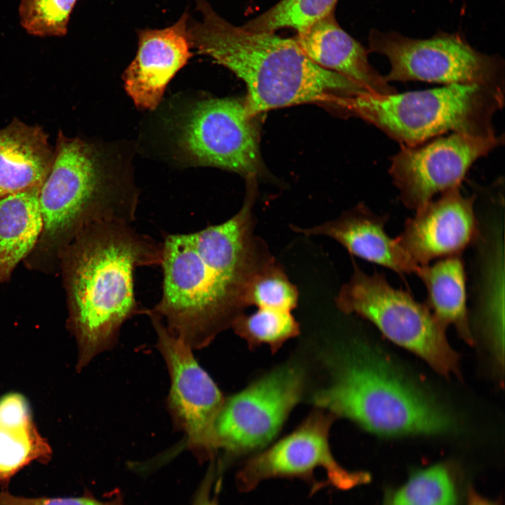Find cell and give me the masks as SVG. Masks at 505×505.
Returning <instances> with one entry per match:
<instances>
[{
    "label": "cell",
    "instance_id": "obj_1",
    "mask_svg": "<svg viewBox=\"0 0 505 505\" xmlns=\"http://www.w3.org/2000/svg\"><path fill=\"white\" fill-rule=\"evenodd\" d=\"M240 210L224 222L165 236L161 297L144 309L190 349L208 345L248 307L257 274L275 259L255 232V191L250 183Z\"/></svg>",
    "mask_w": 505,
    "mask_h": 505
},
{
    "label": "cell",
    "instance_id": "obj_2",
    "mask_svg": "<svg viewBox=\"0 0 505 505\" xmlns=\"http://www.w3.org/2000/svg\"><path fill=\"white\" fill-rule=\"evenodd\" d=\"M195 1L201 18L188 27L191 46L244 81L245 105L250 116L302 103H335L340 97L368 92L349 78L315 64L295 39L234 25L206 0Z\"/></svg>",
    "mask_w": 505,
    "mask_h": 505
},
{
    "label": "cell",
    "instance_id": "obj_3",
    "mask_svg": "<svg viewBox=\"0 0 505 505\" xmlns=\"http://www.w3.org/2000/svg\"><path fill=\"white\" fill-rule=\"evenodd\" d=\"M161 243L131 223L90 224L76 245L70 270V322L78 372L114 346L127 320L144 314L135 299V271L161 266Z\"/></svg>",
    "mask_w": 505,
    "mask_h": 505
},
{
    "label": "cell",
    "instance_id": "obj_4",
    "mask_svg": "<svg viewBox=\"0 0 505 505\" xmlns=\"http://www.w3.org/2000/svg\"><path fill=\"white\" fill-rule=\"evenodd\" d=\"M328 361L330 382L311 398L320 409L383 436L437 434L455 428L447 410L375 349L351 343Z\"/></svg>",
    "mask_w": 505,
    "mask_h": 505
},
{
    "label": "cell",
    "instance_id": "obj_5",
    "mask_svg": "<svg viewBox=\"0 0 505 505\" xmlns=\"http://www.w3.org/2000/svg\"><path fill=\"white\" fill-rule=\"evenodd\" d=\"M504 87L453 83L391 95L370 93L339 98L337 105L384 132L401 146L413 147L452 131L497 136L494 116L504 103Z\"/></svg>",
    "mask_w": 505,
    "mask_h": 505
},
{
    "label": "cell",
    "instance_id": "obj_6",
    "mask_svg": "<svg viewBox=\"0 0 505 505\" xmlns=\"http://www.w3.org/2000/svg\"><path fill=\"white\" fill-rule=\"evenodd\" d=\"M39 200L43 229L52 234L83 220L132 223L138 195L130 182L106 170L92 145L60 130Z\"/></svg>",
    "mask_w": 505,
    "mask_h": 505
},
{
    "label": "cell",
    "instance_id": "obj_7",
    "mask_svg": "<svg viewBox=\"0 0 505 505\" xmlns=\"http://www.w3.org/2000/svg\"><path fill=\"white\" fill-rule=\"evenodd\" d=\"M353 265L350 280L337 295L338 309L370 321L388 339L424 359L438 372H454L458 355L447 340L445 328L428 306L391 286L384 274L369 275L355 262Z\"/></svg>",
    "mask_w": 505,
    "mask_h": 505
},
{
    "label": "cell",
    "instance_id": "obj_8",
    "mask_svg": "<svg viewBox=\"0 0 505 505\" xmlns=\"http://www.w3.org/2000/svg\"><path fill=\"white\" fill-rule=\"evenodd\" d=\"M368 45V50L388 59L391 68L384 77L389 83L422 81L504 87V59L476 50L459 33L439 32L417 39L372 29Z\"/></svg>",
    "mask_w": 505,
    "mask_h": 505
},
{
    "label": "cell",
    "instance_id": "obj_9",
    "mask_svg": "<svg viewBox=\"0 0 505 505\" xmlns=\"http://www.w3.org/2000/svg\"><path fill=\"white\" fill-rule=\"evenodd\" d=\"M304 383L302 370L284 365L225 398L215 426L217 451L230 458L266 447L299 401Z\"/></svg>",
    "mask_w": 505,
    "mask_h": 505
},
{
    "label": "cell",
    "instance_id": "obj_10",
    "mask_svg": "<svg viewBox=\"0 0 505 505\" xmlns=\"http://www.w3.org/2000/svg\"><path fill=\"white\" fill-rule=\"evenodd\" d=\"M335 417L316 411L292 433L253 455L237 474L238 488L248 492L272 478H299L315 492L322 487L316 478L323 471L328 485L348 490L368 481L364 472L351 471L335 459L329 445V431Z\"/></svg>",
    "mask_w": 505,
    "mask_h": 505
},
{
    "label": "cell",
    "instance_id": "obj_11",
    "mask_svg": "<svg viewBox=\"0 0 505 505\" xmlns=\"http://www.w3.org/2000/svg\"><path fill=\"white\" fill-rule=\"evenodd\" d=\"M245 101L212 98L195 105L180 130V145L196 165L252 178L260 169L256 127Z\"/></svg>",
    "mask_w": 505,
    "mask_h": 505
},
{
    "label": "cell",
    "instance_id": "obj_12",
    "mask_svg": "<svg viewBox=\"0 0 505 505\" xmlns=\"http://www.w3.org/2000/svg\"><path fill=\"white\" fill-rule=\"evenodd\" d=\"M147 316L170 375L167 404L175 426L184 432L188 448L199 460L214 459L217 452L215 426L225 398L192 349L170 334L157 318Z\"/></svg>",
    "mask_w": 505,
    "mask_h": 505
},
{
    "label": "cell",
    "instance_id": "obj_13",
    "mask_svg": "<svg viewBox=\"0 0 505 505\" xmlns=\"http://www.w3.org/2000/svg\"><path fill=\"white\" fill-rule=\"evenodd\" d=\"M503 140V136L486 138L452 133L417 146H401L389 170L400 201L417 210L436 194L459 187L472 164Z\"/></svg>",
    "mask_w": 505,
    "mask_h": 505
},
{
    "label": "cell",
    "instance_id": "obj_14",
    "mask_svg": "<svg viewBox=\"0 0 505 505\" xmlns=\"http://www.w3.org/2000/svg\"><path fill=\"white\" fill-rule=\"evenodd\" d=\"M474 199L463 196L459 187L441 193L438 199L416 210L396 239L419 266L436 258L460 255L479 236Z\"/></svg>",
    "mask_w": 505,
    "mask_h": 505
},
{
    "label": "cell",
    "instance_id": "obj_15",
    "mask_svg": "<svg viewBox=\"0 0 505 505\" xmlns=\"http://www.w3.org/2000/svg\"><path fill=\"white\" fill-rule=\"evenodd\" d=\"M136 55L124 72L128 95L140 109H154L175 74L192 56L188 33V13L173 25L137 32Z\"/></svg>",
    "mask_w": 505,
    "mask_h": 505
},
{
    "label": "cell",
    "instance_id": "obj_16",
    "mask_svg": "<svg viewBox=\"0 0 505 505\" xmlns=\"http://www.w3.org/2000/svg\"><path fill=\"white\" fill-rule=\"evenodd\" d=\"M388 216L378 215L363 203L343 213L337 219L309 228L291 225L305 236L330 237L356 257L386 267L400 275L416 274L419 266L385 231Z\"/></svg>",
    "mask_w": 505,
    "mask_h": 505
},
{
    "label": "cell",
    "instance_id": "obj_17",
    "mask_svg": "<svg viewBox=\"0 0 505 505\" xmlns=\"http://www.w3.org/2000/svg\"><path fill=\"white\" fill-rule=\"evenodd\" d=\"M295 41L317 65L356 82L368 93H397L369 62L367 50L338 24L334 11L297 32Z\"/></svg>",
    "mask_w": 505,
    "mask_h": 505
},
{
    "label": "cell",
    "instance_id": "obj_18",
    "mask_svg": "<svg viewBox=\"0 0 505 505\" xmlns=\"http://www.w3.org/2000/svg\"><path fill=\"white\" fill-rule=\"evenodd\" d=\"M53 156L54 149L40 126L14 119L0 129V198L41 188Z\"/></svg>",
    "mask_w": 505,
    "mask_h": 505
},
{
    "label": "cell",
    "instance_id": "obj_19",
    "mask_svg": "<svg viewBox=\"0 0 505 505\" xmlns=\"http://www.w3.org/2000/svg\"><path fill=\"white\" fill-rule=\"evenodd\" d=\"M53 450L39 432L27 400L19 393L0 398V485L7 490L12 478L33 462L48 464Z\"/></svg>",
    "mask_w": 505,
    "mask_h": 505
},
{
    "label": "cell",
    "instance_id": "obj_20",
    "mask_svg": "<svg viewBox=\"0 0 505 505\" xmlns=\"http://www.w3.org/2000/svg\"><path fill=\"white\" fill-rule=\"evenodd\" d=\"M416 274L426 287V305L437 320L445 328L453 325L461 337L472 343L466 308V273L460 255L419 266Z\"/></svg>",
    "mask_w": 505,
    "mask_h": 505
},
{
    "label": "cell",
    "instance_id": "obj_21",
    "mask_svg": "<svg viewBox=\"0 0 505 505\" xmlns=\"http://www.w3.org/2000/svg\"><path fill=\"white\" fill-rule=\"evenodd\" d=\"M40 188L0 198V283L33 248L43 228Z\"/></svg>",
    "mask_w": 505,
    "mask_h": 505
},
{
    "label": "cell",
    "instance_id": "obj_22",
    "mask_svg": "<svg viewBox=\"0 0 505 505\" xmlns=\"http://www.w3.org/2000/svg\"><path fill=\"white\" fill-rule=\"evenodd\" d=\"M457 494L448 469L434 465L414 473L386 505H457Z\"/></svg>",
    "mask_w": 505,
    "mask_h": 505
},
{
    "label": "cell",
    "instance_id": "obj_23",
    "mask_svg": "<svg viewBox=\"0 0 505 505\" xmlns=\"http://www.w3.org/2000/svg\"><path fill=\"white\" fill-rule=\"evenodd\" d=\"M338 0H281L242 25L255 32L275 33L283 28L299 32L334 11Z\"/></svg>",
    "mask_w": 505,
    "mask_h": 505
},
{
    "label": "cell",
    "instance_id": "obj_24",
    "mask_svg": "<svg viewBox=\"0 0 505 505\" xmlns=\"http://www.w3.org/2000/svg\"><path fill=\"white\" fill-rule=\"evenodd\" d=\"M251 314H242L231 328L244 339L250 347L268 344L276 351L288 339L299 333V325L292 312L257 308Z\"/></svg>",
    "mask_w": 505,
    "mask_h": 505
},
{
    "label": "cell",
    "instance_id": "obj_25",
    "mask_svg": "<svg viewBox=\"0 0 505 505\" xmlns=\"http://www.w3.org/2000/svg\"><path fill=\"white\" fill-rule=\"evenodd\" d=\"M297 287L289 280L276 259L255 277L248 295V307L270 309L292 312L298 303Z\"/></svg>",
    "mask_w": 505,
    "mask_h": 505
},
{
    "label": "cell",
    "instance_id": "obj_26",
    "mask_svg": "<svg viewBox=\"0 0 505 505\" xmlns=\"http://www.w3.org/2000/svg\"><path fill=\"white\" fill-rule=\"evenodd\" d=\"M77 0H21L19 15L28 34L62 36L67 32L70 15Z\"/></svg>",
    "mask_w": 505,
    "mask_h": 505
},
{
    "label": "cell",
    "instance_id": "obj_27",
    "mask_svg": "<svg viewBox=\"0 0 505 505\" xmlns=\"http://www.w3.org/2000/svg\"><path fill=\"white\" fill-rule=\"evenodd\" d=\"M0 505H124L121 494L116 492L114 498L100 501L86 493L81 497H25L15 496L2 490L0 492Z\"/></svg>",
    "mask_w": 505,
    "mask_h": 505
},
{
    "label": "cell",
    "instance_id": "obj_28",
    "mask_svg": "<svg viewBox=\"0 0 505 505\" xmlns=\"http://www.w3.org/2000/svg\"><path fill=\"white\" fill-rule=\"evenodd\" d=\"M222 467L219 464L215 466L213 462L206 473V476L196 491L192 505H218L217 495L212 494L213 485L220 476Z\"/></svg>",
    "mask_w": 505,
    "mask_h": 505
},
{
    "label": "cell",
    "instance_id": "obj_29",
    "mask_svg": "<svg viewBox=\"0 0 505 505\" xmlns=\"http://www.w3.org/2000/svg\"><path fill=\"white\" fill-rule=\"evenodd\" d=\"M469 505H494L491 502L486 499H484L478 496H472L471 498Z\"/></svg>",
    "mask_w": 505,
    "mask_h": 505
}]
</instances>
